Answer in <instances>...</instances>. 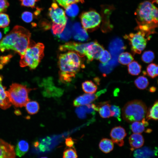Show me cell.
Segmentation results:
<instances>
[{
  "mask_svg": "<svg viewBox=\"0 0 158 158\" xmlns=\"http://www.w3.org/2000/svg\"><path fill=\"white\" fill-rule=\"evenodd\" d=\"M104 49L103 47L97 41L88 43L84 50V55L86 57L87 61H91L94 59H98L99 55Z\"/></svg>",
  "mask_w": 158,
  "mask_h": 158,
  "instance_id": "cell-10",
  "label": "cell"
},
{
  "mask_svg": "<svg viewBox=\"0 0 158 158\" xmlns=\"http://www.w3.org/2000/svg\"><path fill=\"white\" fill-rule=\"evenodd\" d=\"M65 9L66 14L72 18L76 17L79 11V7L75 4H73L69 5Z\"/></svg>",
  "mask_w": 158,
  "mask_h": 158,
  "instance_id": "cell-28",
  "label": "cell"
},
{
  "mask_svg": "<svg viewBox=\"0 0 158 158\" xmlns=\"http://www.w3.org/2000/svg\"><path fill=\"white\" fill-rule=\"evenodd\" d=\"M145 35V33L139 31L136 33L126 35L123 37L129 41L132 52L134 54H140L147 44V40Z\"/></svg>",
  "mask_w": 158,
  "mask_h": 158,
  "instance_id": "cell-7",
  "label": "cell"
},
{
  "mask_svg": "<svg viewBox=\"0 0 158 158\" xmlns=\"http://www.w3.org/2000/svg\"><path fill=\"white\" fill-rule=\"evenodd\" d=\"M59 76L63 83L70 82L84 65L78 55L73 51L61 54L58 59Z\"/></svg>",
  "mask_w": 158,
  "mask_h": 158,
  "instance_id": "cell-3",
  "label": "cell"
},
{
  "mask_svg": "<svg viewBox=\"0 0 158 158\" xmlns=\"http://www.w3.org/2000/svg\"><path fill=\"white\" fill-rule=\"evenodd\" d=\"M142 67L138 62L134 61L128 64V70L129 74L133 75H137L140 73Z\"/></svg>",
  "mask_w": 158,
  "mask_h": 158,
  "instance_id": "cell-22",
  "label": "cell"
},
{
  "mask_svg": "<svg viewBox=\"0 0 158 158\" xmlns=\"http://www.w3.org/2000/svg\"><path fill=\"white\" fill-rule=\"evenodd\" d=\"M78 116L81 119H84L87 117V113L83 106H79L75 110Z\"/></svg>",
  "mask_w": 158,
  "mask_h": 158,
  "instance_id": "cell-40",
  "label": "cell"
},
{
  "mask_svg": "<svg viewBox=\"0 0 158 158\" xmlns=\"http://www.w3.org/2000/svg\"><path fill=\"white\" fill-rule=\"evenodd\" d=\"M88 43H80L74 42H69L60 45L59 49L61 51H74L77 52L78 55L84 56V50Z\"/></svg>",
  "mask_w": 158,
  "mask_h": 158,
  "instance_id": "cell-13",
  "label": "cell"
},
{
  "mask_svg": "<svg viewBox=\"0 0 158 158\" xmlns=\"http://www.w3.org/2000/svg\"><path fill=\"white\" fill-rule=\"evenodd\" d=\"M59 5L65 9L69 5L77 3H83L84 0H56Z\"/></svg>",
  "mask_w": 158,
  "mask_h": 158,
  "instance_id": "cell-36",
  "label": "cell"
},
{
  "mask_svg": "<svg viewBox=\"0 0 158 158\" xmlns=\"http://www.w3.org/2000/svg\"><path fill=\"white\" fill-rule=\"evenodd\" d=\"M10 23L9 16L4 13H0V28H5L7 27Z\"/></svg>",
  "mask_w": 158,
  "mask_h": 158,
  "instance_id": "cell-35",
  "label": "cell"
},
{
  "mask_svg": "<svg viewBox=\"0 0 158 158\" xmlns=\"http://www.w3.org/2000/svg\"><path fill=\"white\" fill-rule=\"evenodd\" d=\"M126 134L124 128L121 126L114 127L110 133V136L113 142L120 147L123 145V139Z\"/></svg>",
  "mask_w": 158,
  "mask_h": 158,
  "instance_id": "cell-12",
  "label": "cell"
},
{
  "mask_svg": "<svg viewBox=\"0 0 158 158\" xmlns=\"http://www.w3.org/2000/svg\"><path fill=\"white\" fill-rule=\"evenodd\" d=\"M100 150L105 153H108L113 149L114 145L112 140L107 138H104L101 140L99 144Z\"/></svg>",
  "mask_w": 158,
  "mask_h": 158,
  "instance_id": "cell-20",
  "label": "cell"
},
{
  "mask_svg": "<svg viewBox=\"0 0 158 158\" xmlns=\"http://www.w3.org/2000/svg\"><path fill=\"white\" fill-rule=\"evenodd\" d=\"M48 16L53 25L66 27L67 18L63 10L55 2H53L48 10Z\"/></svg>",
  "mask_w": 158,
  "mask_h": 158,
  "instance_id": "cell-9",
  "label": "cell"
},
{
  "mask_svg": "<svg viewBox=\"0 0 158 158\" xmlns=\"http://www.w3.org/2000/svg\"><path fill=\"white\" fill-rule=\"evenodd\" d=\"M129 142L131 150L139 148L143 145L144 140L142 135L140 134H132L129 137Z\"/></svg>",
  "mask_w": 158,
  "mask_h": 158,
  "instance_id": "cell-17",
  "label": "cell"
},
{
  "mask_svg": "<svg viewBox=\"0 0 158 158\" xmlns=\"http://www.w3.org/2000/svg\"><path fill=\"white\" fill-rule=\"evenodd\" d=\"M40 158H48L46 157H41Z\"/></svg>",
  "mask_w": 158,
  "mask_h": 158,
  "instance_id": "cell-49",
  "label": "cell"
},
{
  "mask_svg": "<svg viewBox=\"0 0 158 158\" xmlns=\"http://www.w3.org/2000/svg\"><path fill=\"white\" fill-rule=\"evenodd\" d=\"M134 60L132 55L128 52H124L121 53L118 57V62L123 65L128 64Z\"/></svg>",
  "mask_w": 158,
  "mask_h": 158,
  "instance_id": "cell-25",
  "label": "cell"
},
{
  "mask_svg": "<svg viewBox=\"0 0 158 158\" xmlns=\"http://www.w3.org/2000/svg\"><path fill=\"white\" fill-rule=\"evenodd\" d=\"M14 146L0 139V158H15Z\"/></svg>",
  "mask_w": 158,
  "mask_h": 158,
  "instance_id": "cell-14",
  "label": "cell"
},
{
  "mask_svg": "<svg viewBox=\"0 0 158 158\" xmlns=\"http://www.w3.org/2000/svg\"><path fill=\"white\" fill-rule=\"evenodd\" d=\"M2 37V35L1 33L0 32V40L1 38Z\"/></svg>",
  "mask_w": 158,
  "mask_h": 158,
  "instance_id": "cell-48",
  "label": "cell"
},
{
  "mask_svg": "<svg viewBox=\"0 0 158 158\" xmlns=\"http://www.w3.org/2000/svg\"><path fill=\"white\" fill-rule=\"evenodd\" d=\"M40 0H20V4L21 6L30 7L32 8H35V5L37 2Z\"/></svg>",
  "mask_w": 158,
  "mask_h": 158,
  "instance_id": "cell-38",
  "label": "cell"
},
{
  "mask_svg": "<svg viewBox=\"0 0 158 158\" xmlns=\"http://www.w3.org/2000/svg\"><path fill=\"white\" fill-rule=\"evenodd\" d=\"M152 131V130L150 129H148L145 132L147 133H150Z\"/></svg>",
  "mask_w": 158,
  "mask_h": 158,
  "instance_id": "cell-46",
  "label": "cell"
},
{
  "mask_svg": "<svg viewBox=\"0 0 158 158\" xmlns=\"http://www.w3.org/2000/svg\"><path fill=\"white\" fill-rule=\"evenodd\" d=\"M109 102V101L102 102L97 105H96L97 111L99 112L100 116L102 118H109L111 116V105Z\"/></svg>",
  "mask_w": 158,
  "mask_h": 158,
  "instance_id": "cell-18",
  "label": "cell"
},
{
  "mask_svg": "<svg viewBox=\"0 0 158 158\" xmlns=\"http://www.w3.org/2000/svg\"><path fill=\"white\" fill-rule=\"evenodd\" d=\"M142 122L143 124L145 126H148L149 123L146 121V120L145 119V118H143L142 120Z\"/></svg>",
  "mask_w": 158,
  "mask_h": 158,
  "instance_id": "cell-44",
  "label": "cell"
},
{
  "mask_svg": "<svg viewBox=\"0 0 158 158\" xmlns=\"http://www.w3.org/2000/svg\"><path fill=\"white\" fill-rule=\"evenodd\" d=\"M31 34L24 27L15 26L9 33L0 40V51L12 50L22 56L30 43Z\"/></svg>",
  "mask_w": 158,
  "mask_h": 158,
  "instance_id": "cell-1",
  "label": "cell"
},
{
  "mask_svg": "<svg viewBox=\"0 0 158 158\" xmlns=\"http://www.w3.org/2000/svg\"><path fill=\"white\" fill-rule=\"evenodd\" d=\"M32 89L17 83H13L10 87L7 94L11 104L17 107L25 106L30 101L28 94Z\"/></svg>",
  "mask_w": 158,
  "mask_h": 158,
  "instance_id": "cell-6",
  "label": "cell"
},
{
  "mask_svg": "<svg viewBox=\"0 0 158 158\" xmlns=\"http://www.w3.org/2000/svg\"><path fill=\"white\" fill-rule=\"evenodd\" d=\"M29 145L25 140H21L17 143L15 151L16 154L18 157H21L27 152L29 150Z\"/></svg>",
  "mask_w": 158,
  "mask_h": 158,
  "instance_id": "cell-19",
  "label": "cell"
},
{
  "mask_svg": "<svg viewBox=\"0 0 158 158\" xmlns=\"http://www.w3.org/2000/svg\"><path fill=\"white\" fill-rule=\"evenodd\" d=\"M111 55L107 50L104 49L101 52L98 59L103 65L106 64L111 59Z\"/></svg>",
  "mask_w": 158,
  "mask_h": 158,
  "instance_id": "cell-32",
  "label": "cell"
},
{
  "mask_svg": "<svg viewBox=\"0 0 158 158\" xmlns=\"http://www.w3.org/2000/svg\"><path fill=\"white\" fill-rule=\"evenodd\" d=\"M152 0V3L153 2H156L157 3L158 2V0Z\"/></svg>",
  "mask_w": 158,
  "mask_h": 158,
  "instance_id": "cell-47",
  "label": "cell"
},
{
  "mask_svg": "<svg viewBox=\"0 0 158 158\" xmlns=\"http://www.w3.org/2000/svg\"><path fill=\"white\" fill-rule=\"evenodd\" d=\"M111 116L116 118L119 121H121V109L119 106L115 105H111Z\"/></svg>",
  "mask_w": 158,
  "mask_h": 158,
  "instance_id": "cell-34",
  "label": "cell"
},
{
  "mask_svg": "<svg viewBox=\"0 0 158 158\" xmlns=\"http://www.w3.org/2000/svg\"><path fill=\"white\" fill-rule=\"evenodd\" d=\"M11 55H8L7 56H1L0 57V68L3 67L4 64H6L9 61L10 59L12 57Z\"/></svg>",
  "mask_w": 158,
  "mask_h": 158,
  "instance_id": "cell-42",
  "label": "cell"
},
{
  "mask_svg": "<svg viewBox=\"0 0 158 158\" xmlns=\"http://www.w3.org/2000/svg\"><path fill=\"white\" fill-rule=\"evenodd\" d=\"M147 107L142 101L135 99L126 103L122 109L123 119L128 123L140 121L146 116Z\"/></svg>",
  "mask_w": 158,
  "mask_h": 158,
  "instance_id": "cell-5",
  "label": "cell"
},
{
  "mask_svg": "<svg viewBox=\"0 0 158 158\" xmlns=\"http://www.w3.org/2000/svg\"><path fill=\"white\" fill-rule=\"evenodd\" d=\"M158 65L154 63H151L147 67L146 71L148 75L153 78L158 75Z\"/></svg>",
  "mask_w": 158,
  "mask_h": 158,
  "instance_id": "cell-30",
  "label": "cell"
},
{
  "mask_svg": "<svg viewBox=\"0 0 158 158\" xmlns=\"http://www.w3.org/2000/svg\"><path fill=\"white\" fill-rule=\"evenodd\" d=\"M72 33L73 38L79 41H86L89 37L86 30L82 28L80 24L78 23H75L73 27Z\"/></svg>",
  "mask_w": 158,
  "mask_h": 158,
  "instance_id": "cell-16",
  "label": "cell"
},
{
  "mask_svg": "<svg viewBox=\"0 0 158 158\" xmlns=\"http://www.w3.org/2000/svg\"><path fill=\"white\" fill-rule=\"evenodd\" d=\"M156 88L155 87H152L149 89V91L151 92H153L156 91Z\"/></svg>",
  "mask_w": 158,
  "mask_h": 158,
  "instance_id": "cell-45",
  "label": "cell"
},
{
  "mask_svg": "<svg viewBox=\"0 0 158 158\" xmlns=\"http://www.w3.org/2000/svg\"><path fill=\"white\" fill-rule=\"evenodd\" d=\"M3 77L0 75V108L3 109H6L9 108L11 104L9 99L6 90V87L2 84Z\"/></svg>",
  "mask_w": 158,
  "mask_h": 158,
  "instance_id": "cell-15",
  "label": "cell"
},
{
  "mask_svg": "<svg viewBox=\"0 0 158 158\" xmlns=\"http://www.w3.org/2000/svg\"><path fill=\"white\" fill-rule=\"evenodd\" d=\"M152 154V152L148 148H144L136 150L134 156L135 158H149Z\"/></svg>",
  "mask_w": 158,
  "mask_h": 158,
  "instance_id": "cell-26",
  "label": "cell"
},
{
  "mask_svg": "<svg viewBox=\"0 0 158 158\" xmlns=\"http://www.w3.org/2000/svg\"><path fill=\"white\" fill-rule=\"evenodd\" d=\"M158 101L156 100L152 106L150 107L146 114V120L148 121L153 119L155 121L158 120Z\"/></svg>",
  "mask_w": 158,
  "mask_h": 158,
  "instance_id": "cell-21",
  "label": "cell"
},
{
  "mask_svg": "<svg viewBox=\"0 0 158 158\" xmlns=\"http://www.w3.org/2000/svg\"><path fill=\"white\" fill-rule=\"evenodd\" d=\"M44 48L42 43L30 42L24 54L20 57V66L22 67L28 66L31 69L35 68L44 56Z\"/></svg>",
  "mask_w": 158,
  "mask_h": 158,
  "instance_id": "cell-4",
  "label": "cell"
},
{
  "mask_svg": "<svg viewBox=\"0 0 158 158\" xmlns=\"http://www.w3.org/2000/svg\"><path fill=\"white\" fill-rule=\"evenodd\" d=\"M70 27V26H67L63 33L57 35L58 37L61 40L64 41H67L69 39L71 36V32Z\"/></svg>",
  "mask_w": 158,
  "mask_h": 158,
  "instance_id": "cell-37",
  "label": "cell"
},
{
  "mask_svg": "<svg viewBox=\"0 0 158 158\" xmlns=\"http://www.w3.org/2000/svg\"><path fill=\"white\" fill-rule=\"evenodd\" d=\"M74 143V140L71 137L66 138L65 140V144L68 147H71L73 146Z\"/></svg>",
  "mask_w": 158,
  "mask_h": 158,
  "instance_id": "cell-43",
  "label": "cell"
},
{
  "mask_svg": "<svg viewBox=\"0 0 158 158\" xmlns=\"http://www.w3.org/2000/svg\"><path fill=\"white\" fill-rule=\"evenodd\" d=\"M33 15L31 12L25 11L21 15V18L22 20L26 23H29L31 22L33 18Z\"/></svg>",
  "mask_w": 158,
  "mask_h": 158,
  "instance_id": "cell-39",
  "label": "cell"
},
{
  "mask_svg": "<svg viewBox=\"0 0 158 158\" xmlns=\"http://www.w3.org/2000/svg\"><path fill=\"white\" fill-rule=\"evenodd\" d=\"M158 9L152 3L145 1L139 5L135 14L137 26L136 29L146 35L155 32L158 25Z\"/></svg>",
  "mask_w": 158,
  "mask_h": 158,
  "instance_id": "cell-2",
  "label": "cell"
},
{
  "mask_svg": "<svg viewBox=\"0 0 158 158\" xmlns=\"http://www.w3.org/2000/svg\"><path fill=\"white\" fill-rule=\"evenodd\" d=\"M154 58V52L150 50L145 51L141 56L142 60L145 63H150L153 60Z\"/></svg>",
  "mask_w": 158,
  "mask_h": 158,
  "instance_id": "cell-31",
  "label": "cell"
},
{
  "mask_svg": "<svg viewBox=\"0 0 158 158\" xmlns=\"http://www.w3.org/2000/svg\"><path fill=\"white\" fill-rule=\"evenodd\" d=\"M80 18L83 28L86 30L97 28L101 21L100 15L92 10L83 12Z\"/></svg>",
  "mask_w": 158,
  "mask_h": 158,
  "instance_id": "cell-8",
  "label": "cell"
},
{
  "mask_svg": "<svg viewBox=\"0 0 158 158\" xmlns=\"http://www.w3.org/2000/svg\"><path fill=\"white\" fill-rule=\"evenodd\" d=\"M106 91L105 89L98 92L96 94H85L77 97L73 101V105L79 107L90 104L96 100L102 94Z\"/></svg>",
  "mask_w": 158,
  "mask_h": 158,
  "instance_id": "cell-11",
  "label": "cell"
},
{
  "mask_svg": "<svg viewBox=\"0 0 158 158\" xmlns=\"http://www.w3.org/2000/svg\"><path fill=\"white\" fill-rule=\"evenodd\" d=\"M134 84L138 89L140 90H144L148 86L149 82L145 77L140 76L135 80Z\"/></svg>",
  "mask_w": 158,
  "mask_h": 158,
  "instance_id": "cell-27",
  "label": "cell"
},
{
  "mask_svg": "<svg viewBox=\"0 0 158 158\" xmlns=\"http://www.w3.org/2000/svg\"><path fill=\"white\" fill-rule=\"evenodd\" d=\"M145 127L142 122L135 121L132 122L130 126V128L134 133L140 134L144 131Z\"/></svg>",
  "mask_w": 158,
  "mask_h": 158,
  "instance_id": "cell-29",
  "label": "cell"
},
{
  "mask_svg": "<svg viewBox=\"0 0 158 158\" xmlns=\"http://www.w3.org/2000/svg\"><path fill=\"white\" fill-rule=\"evenodd\" d=\"M82 87L84 92L89 94L94 93L97 90V85L91 80H86L83 83Z\"/></svg>",
  "mask_w": 158,
  "mask_h": 158,
  "instance_id": "cell-23",
  "label": "cell"
},
{
  "mask_svg": "<svg viewBox=\"0 0 158 158\" xmlns=\"http://www.w3.org/2000/svg\"><path fill=\"white\" fill-rule=\"evenodd\" d=\"M25 107L27 112L30 115L37 113L40 109L39 104L35 101H29L26 103Z\"/></svg>",
  "mask_w": 158,
  "mask_h": 158,
  "instance_id": "cell-24",
  "label": "cell"
},
{
  "mask_svg": "<svg viewBox=\"0 0 158 158\" xmlns=\"http://www.w3.org/2000/svg\"><path fill=\"white\" fill-rule=\"evenodd\" d=\"M9 5L8 0H0V13L6 12Z\"/></svg>",
  "mask_w": 158,
  "mask_h": 158,
  "instance_id": "cell-41",
  "label": "cell"
},
{
  "mask_svg": "<svg viewBox=\"0 0 158 158\" xmlns=\"http://www.w3.org/2000/svg\"><path fill=\"white\" fill-rule=\"evenodd\" d=\"M76 152L73 147H68L64 151L63 158H77Z\"/></svg>",
  "mask_w": 158,
  "mask_h": 158,
  "instance_id": "cell-33",
  "label": "cell"
}]
</instances>
